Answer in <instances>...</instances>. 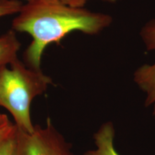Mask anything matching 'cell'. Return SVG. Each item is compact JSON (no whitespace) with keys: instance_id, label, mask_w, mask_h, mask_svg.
<instances>
[{"instance_id":"cell-12","label":"cell","mask_w":155,"mask_h":155,"mask_svg":"<svg viewBox=\"0 0 155 155\" xmlns=\"http://www.w3.org/2000/svg\"><path fill=\"white\" fill-rule=\"evenodd\" d=\"M100 1L105 2H108V3H114V2H116L119 1V0H100Z\"/></svg>"},{"instance_id":"cell-2","label":"cell","mask_w":155,"mask_h":155,"mask_svg":"<svg viewBox=\"0 0 155 155\" xmlns=\"http://www.w3.org/2000/svg\"><path fill=\"white\" fill-rule=\"evenodd\" d=\"M52 83L51 78L42 70L31 68L19 59L9 67L0 66V107L11 114L17 129L27 133L34 131L31 104Z\"/></svg>"},{"instance_id":"cell-5","label":"cell","mask_w":155,"mask_h":155,"mask_svg":"<svg viewBox=\"0 0 155 155\" xmlns=\"http://www.w3.org/2000/svg\"><path fill=\"white\" fill-rule=\"evenodd\" d=\"M115 129L111 121L101 126L94 134L95 149L85 152L84 155H121L114 147Z\"/></svg>"},{"instance_id":"cell-11","label":"cell","mask_w":155,"mask_h":155,"mask_svg":"<svg viewBox=\"0 0 155 155\" xmlns=\"http://www.w3.org/2000/svg\"><path fill=\"white\" fill-rule=\"evenodd\" d=\"M25 1H27L28 2L37 1V0H25ZM51 1L60 2L65 4L66 5L71 6V7H83L87 3L88 0H51Z\"/></svg>"},{"instance_id":"cell-1","label":"cell","mask_w":155,"mask_h":155,"mask_svg":"<svg viewBox=\"0 0 155 155\" xmlns=\"http://www.w3.org/2000/svg\"><path fill=\"white\" fill-rule=\"evenodd\" d=\"M111 23L112 17L108 15L57 1L37 0L22 5L13 19L12 29L32 36V41L25 51L24 63L31 68L41 70L42 53L50 44L59 45L73 31L97 35Z\"/></svg>"},{"instance_id":"cell-6","label":"cell","mask_w":155,"mask_h":155,"mask_svg":"<svg viewBox=\"0 0 155 155\" xmlns=\"http://www.w3.org/2000/svg\"><path fill=\"white\" fill-rule=\"evenodd\" d=\"M21 43L12 29L0 36V66L8 65L17 59Z\"/></svg>"},{"instance_id":"cell-3","label":"cell","mask_w":155,"mask_h":155,"mask_svg":"<svg viewBox=\"0 0 155 155\" xmlns=\"http://www.w3.org/2000/svg\"><path fill=\"white\" fill-rule=\"evenodd\" d=\"M15 155H75L71 144L48 118L45 127L35 125L32 133L17 129Z\"/></svg>"},{"instance_id":"cell-9","label":"cell","mask_w":155,"mask_h":155,"mask_svg":"<svg viewBox=\"0 0 155 155\" xmlns=\"http://www.w3.org/2000/svg\"><path fill=\"white\" fill-rule=\"evenodd\" d=\"M22 5L19 0H0V18L18 14Z\"/></svg>"},{"instance_id":"cell-8","label":"cell","mask_w":155,"mask_h":155,"mask_svg":"<svg viewBox=\"0 0 155 155\" xmlns=\"http://www.w3.org/2000/svg\"><path fill=\"white\" fill-rule=\"evenodd\" d=\"M140 35L147 50L155 51V19L144 25Z\"/></svg>"},{"instance_id":"cell-7","label":"cell","mask_w":155,"mask_h":155,"mask_svg":"<svg viewBox=\"0 0 155 155\" xmlns=\"http://www.w3.org/2000/svg\"><path fill=\"white\" fill-rule=\"evenodd\" d=\"M17 127L5 114L0 113V146L15 137Z\"/></svg>"},{"instance_id":"cell-4","label":"cell","mask_w":155,"mask_h":155,"mask_svg":"<svg viewBox=\"0 0 155 155\" xmlns=\"http://www.w3.org/2000/svg\"><path fill=\"white\" fill-rule=\"evenodd\" d=\"M134 81L142 91L146 94L145 106L152 108L155 117V63L144 64L136 70Z\"/></svg>"},{"instance_id":"cell-10","label":"cell","mask_w":155,"mask_h":155,"mask_svg":"<svg viewBox=\"0 0 155 155\" xmlns=\"http://www.w3.org/2000/svg\"><path fill=\"white\" fill-rule=\"evenodd\" d=\"M15 144L16 134L0 146V155H15Z\"/></svg>"}]
</instances>
